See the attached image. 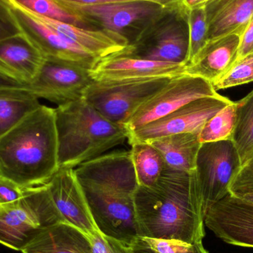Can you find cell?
I'll use <instances>...</instances> for the list:
<instances>
[{"instance_id":"cell-12","label":"cell","mask_w":253,"mask_h":253,"mask_svg":"<svg viewBox=\"0 0 253 253\" xmlns=\"http://www.w3.org/2000/svg\"><path fill=\"white\" fill-rule=\"evenodd\" d=\"M93 82L90 70L66 61L45 57L29 87L38 99H46L59 106L83 98Z\"/></svg>"},{"instance_id":"cell-8","label":"cell","mask_w":253,"mask_h":253,"mask_svg":"<svg viewBox=\"0 0 253 253\" xmlns=\"http://www.w3.org/2000/svg\"><path fill=\"white\" fill-rule=\"evenodd\" d=\"M242 165L232 140L201 144L194 172L204 216L211 206L230 193V184Z\"/></svg>"},{"instance_id":"cell-19","label":"cell","mask_w":253,"mask_h":253,"mask_svg":"<svg viewBox=\"0 0 253 253\" xmlns=\"http://www.w3.org/2000/svg\"><path fill=\"white\" fill-rule=\"evenodd\" d=\"M36 15L55 31L99 59L123 53L129 46L124 38L114 33L102 29L81 28Z\"/></svg>"},{"instance_id":"cell-10","label":"cell","mask_w":253,"mask_h":253,"mask_svg":"<svg viewBox=\"0 0 253 253\" xmlns=\"http://www.w3.org/2000/svg\"><path fill=\"white\" fill-rule=\"evenodd\" d=\"M218 95L210 82L201 77L181 74L172 77L162 90L140 105L123 126L129 135L132 131L169 115L192 101Z\"/></svg>"},{"instance_id":"cell-3","label":"cell","mask_w":253,"mask_h":253,"mask_svg":"<svg viewBox=\"0 0 253 253\" xmlns=\"http://www.w3.org/2000/svg\"><path fill=\"white\" fill-rule=\"evenodd\" d=\"M59 169L55 108L41 105L0 138V177L27 189Z\"/></svg>"},{"instance_id":"cell-40","label":"cell","mask_w":253,"mask_h":253,"mask_svg":"<svg viewBox=\"0 0 253 253\" xmlns=\"http://www.w3.org/2000/svg\"><path fill=\"white\" fill-rule=\"evenodd\" d=\"M0 72L2 73V74H6V75L10 76V77H13V78L16 79V80H19V78L16 77V74L4 63V62H1L0 60ZM21 81V80H19ZM22 82V81H21Z\"/></svg>"},{"instance_id":"cell-28","label":"cell","mask_w":253,"mask_h":253,"mask_svg":"<svg viewBox=\"0 0 253 253\" xmlns=\"http://www.w3.org/2000/svg\"><path fill=\"white\" fill-rule=\"evenodd\" d=\"M130 253H210L201 243H182L139 237L131 245Z\"/></svg>"},{"instance_id":"cell-5","label":"cell","mask_w":253,"mask_h":253,"mask_svg":"<svg viewBox=\"0 0 253 253\" xmlns=\"http://www.w3.org/2000/svg\"><path fill=\"white\" fill-rule=\"evenodd\" d=\"M66 222L47 185L25 189L22 197L0 206V244L22 251L43 230Z\"/></svg>"},{"instance_id":"cell-6","label":"cell","mask_w":253,"mask_h":253,"mask_svg":"<svg viewBox=\"0 0 253 253\" xmlns=\"http://www.w3.org/2000/svg\"><path fill=\"white\" fill-rule=\"evenodd\" d=\"M187 13L181 4L165 10L123 53L141 59L186 66L189 56Z\"/></svg>"},{"instance_id":"cell-18","label":"cell","mask_w":253,"mask_h":253,"mask_svg":"<svg viewBox=\"0 0 253 253\" xmlns=\"http://www.w3.org/2000/svg\"><path fill=\"white\" fill-rule=\"evenodd\" d=\"M205 10L208 42L241 36L253 18V0H210Z\"/></svg>"},{"instance_id":"cell-7","label":"cell","mask_w":253,"mask_h":253,"mask_svg":"<svg viewBox=\"0 0 253 253\" xmlns=\"http://www.w3.org/2000/svg\"><path fill=\"white\" fill-rule=\"evenodd\" d=\"M172 78L93 81L83 97L105 118L123 126L140 105L162 90Z\"/></svg>"},{"instance_id":"cell-37","label":"cell","mask_w":253,"mask_h":253,"mask_svg":"<svg viewBox=\"0 0 253 253\" xmlns=\"http://www.w3.org/2000/svg\"><path fill=\"white\" fill-rule=\"evenodd\" d=\"M68 4L80 6H93L99 4H109V3L123 2L131 0H61Z\"/></svg>"},{"instance_id":"cell-31","label":"cell","mask_w":253,"mask_h":253,"mask_svg":"<svg viewBox=\"0 0 253 253\" xmlns=\"http://www.w3.org/2000/svg\"><path fill=\"white\" fill-rule=\"evenodd\" d=\"M230 194L253 204V153L241 167L230 185Z\"/></svg>"},{"instance_id":"cell-33","label":"cell","mask_w":253,"mask_h":253,"mask_svg":"<svg viewBox=\"0 0 253 253\" xmlns=\"http://www.w3.org/2000/svg\"><path fill=\"white\" fill-rule=\"evenodd\" d=\"M21 34L8 0H0V41Z\"/></svg>"},{"instance_id":"cell-9","label":"cell","mask_w":253,"mask_h":253,"mask_svg":"<svg viewBox=\"0 0 253 253\" xmlns=\"http://www.w3.org/2000/svg\"><path fill=\"white\" fill-rule=\"evenodd\" d=\"M64 3L83 15L96 29L114 33L124 38L129 45L135 41L155 19L165 10L171 8L144 0H131L93 6Z\"/></svg>"},{"instance_id":"cell-2","label":"cell","mask_w":253,"mask_h":253,"mask_svg":"<svg viewBox=\"0 0 253 253\" xmlns=\"http://www.w3.org/2000/svg\"><path fill=\"white\" fill-rule=\"evenodd\" d=\"M134 204L140 237L202 242L205 216L194 171L165 169L153 185L138 186Z\"/></svg>"},{"instance_id":"cell-23","label":"cell","mask_w":253,"mask_h":253,"mask_svg":"<svg viewBox=\"0 0 253 253\" xmlns=\"http://www.w3.org/2000/svg\"><path fill=\"white\" fill-rule=\"evenodd\" d=\"M41 105L27 89H0V138Z\"/></svg>"},{"instance_id":"cell-27","label":"cell","mask_w":253,"mask_h":253,"mask_svg":"<svg viewBox=\"0 0 253 253\" xmlns=\"http://www.w3.org/2000/svg\"><path fill=\"white\" fill-rule=\"evenodd\" d=\"M236 121V102H233L205 123L199 134L201 144L232 140Z\"/></svg>"},{"instance_id":"cell-15","label":"cell","mask_w":253,"mask_h":253,"mask_svg":"<svg viewBox=\"0 0 253 253\" xmlns=\"http://www.w3.org/2000/svg\"><path fill=\"white\" fill-rule=\"evenodd\" d=\"M185 65L148 60L123 53L98 61L90 74L93 81H120L158 77H175L184 74Z\"/></svg>"},{"instance_id":"cell-25","label":"cell","mask_w":253,"mask_h":253,"mask_svg":"<svg viewBox=\"0 0 253 253\" xmlns=\"http://www.w3.org/2000/svg\"><path fill=\"white\" fill-rule=\"evenodd\" d=\"M39 16L71 24L81 28L96 29L83 15L60 0H9Z\"/></svg>"},{"instance_id":"cell-13","label":"cell","mask_w":253,"mask_h":253,"mask_svg":"<svg viewBox=\"0 0 253 253\" xmlns=\"http://www.w3.org/2000/svg\"><path fill=\"white\" fill-rule=\"evenodd\" d=\"M8 1L21 33L28 37L45 57L77 64L90 71L94 68L99 58L55 31L32 12Z\"/></svg>"},{"instance_id":"cell-39","label":"cell","mask_w":253,"mask_h":253,"mask_svg":"<svg viewBox=\"0 0 253 253\" xmlns=\"http://www.w3.org/2000/svg\"><path fill=\"white\" fill-rule=\"evenodd\" d=\"M144 1L156 3L162 7H167V8L176 7L181 4V0H144Z\"/></svg>"},{"instance_id":"cell-20","label":"cell","mask_w":253,"mask_h":253,"mask_svg":"<svg viewBox=\"0 0 253 253\" xmlns=\"http://www.w3.org/2000/svg\"><path fill=\"white\" fill-rule=\"evenodd\" d=\"M22 252L93 253L89 236L67 222H59L44 229Z\"/></svg>"},{"instance_id":"cell-30","label":"cell","mask_w":253,"mask_h":253,"mask_svg":"<svg viewBox=\"0 0 253 253\" xmlns=\"http://www.w3.org/2000/svg\"><path fill=\"white\" fill-rule=\"evenodd\" d=\"M253 82V53L236 59L227 72L212 84L215 90L230 88Z\"/></svg>"},{"instance_id":"cell-22","label":"cell","mask_w":253,"mask_h":253,"mask_svg":"<svg viewBox=\"0 0 253 253\" xmlns=\"http://www.w3.org/2000/svg\"><path fill=\"white\" fill-rule=\"evenodd\" d=\"M156 147L163 158L165 169L192 172L201 147L199 133H179L147 141Z\"/></svg>"},{"instance_id":"cell-36","label":"cell","mask_w":253,"mask_h":253,"mask_svg":"<svg viewBox=\"0 0 253 253\" xmlns=\"http://www.w3.org/2000/svg\"><path fill=\"white\" fill-rule=\"evenodd\" d=\"M10 88L27 89L30 90L29 84L0 72V89Z\"/></svg>"},{"instance_id":"cell-38","label":"cell","mask_w":253,"mask_h":253,"mask_svg":"<svg viewBox=\"0 0 253 253\" xmlns=\"http://www.w3.org/2000/svg\"><path fill=\"white\" fill-rule=\"evenodd\" d=\"M210 0H181V4L187 10L205 7Z\"/></svg>"},{"instance_id":"cell-17","label":"cell","mask_w":253,"mask_h":253,"mask_svg":"<svg viewBox=\"0 0 253 253\" xmlns=\"http://www.w3.org/2000/svg\"><path fill=\"white\" fill-rule=\"evenodd\" d=\"M240 35L230 34L208 42L184 68V74L201 77L213 84L219 80L237 58Z\"/></svg>"},{"instance_id":"cell-1","label":"cell","mask_w":253,"mask_h":253,"mask_svg":"<svg viewBox=\"0 0 253 253\" xmlns=\"http://www.w3.org/2000/svg\"><path fill=\"white\" fill-rule=\"evenodd\" d=\"M99 233L126 245L140 237L134 194L138 188L129 151H113L74 169Z\"/></svg>"},{"instance_id":"cell-16","label":"cell","mask_w":253,"mask_h":253,"mask_svg":"<svg viewBox=\"0 0 253 253\" xmlns=\"http://www.w3.org/2000/svg\"><path fill=\"white\" fill-rule=\"evenodd\" d=\"M46 185L56 208L67 223L89 236L97 233L74 169L59 168Z\"/></svg>"},{"instance_id":"cell-21","label":"cell","mask_w":253,"mask_h":253,"mask_svg":"<svg viewBox=\"0 0 253 253\" xmlns=\"http://www.w3.org/2000/svg\"><path fill=\"white\" fill-rule=\"evenodd\" d=\"M45 56L22 33L0 41V60L29 84L40 72Z\"/></svg>"},{"instance_id":"cell-4","label":"cell","mask_w":253,"mask_h":253,"mask_svg":"<svg viewBox=\"0 0 253 253\" xmlns=\"http://www.w3.org/2000/svg\"><path fill=\"white\" fill-rule=\"evenodd\" d=\"M59 168H74L124 144L123 126L105 118L84 97L55 108Z\"/></svg>"},{"instance_id":"cell-34","label":"cell","mask_w":253,"mask_h":253,"mask_svg":"<svg viewBox=\"0 0 253 253\" xmlns=\"http://www.w3.org/2000/svg\"><path fill=\"white\" fill-rule=\"evenodd\" d=\"M25 190L13 181L0 177V206L20 199L23 196Z\"/></svg>"},{"instance_id":"cell-35","label":"cell","mask_w":253,"mask_h":253,"mask_svg":"<svg viewBox=\"0 0 253 253\" xmlns=\"http://www.w3.org/2000/svg\"><path fill=\"white\" fill-rule=\"evenodd\" d=\"M251 53H253V18L240 36V43L236 59H241Z\"/></svg>"},{"instance_id":"cell-11","label":"cell","mask_w":253,"mask_h":253,"mask_svg":"<svg viewBox=\"0 0 253 253\" xmlns=\"http://www.w3.org/2000/svg\"><path fill=\"white\" fill-rule=\"evenodd\" d=\"M232 102L220 94L192 101L169 115L132 131L128 135V143L147 142L175 134H199L208 120Z\"/></svg>"},{"instance_id":"cell-32","label":"cell","mask_w":253,"mask_h":253,"mask_svg":"<svg viewBox=\"0 0 253 253\" xmlns=\"http://www.w3.org/2000/svg\"><path fill=\"white\" fill-rule=\"evenodd\" d=\"M89 238L93 253H130L131 245L104 236L99 231Z\"/></svg>"},{"instance_id":"cell-26","label":"cell","mask_w":253,"mask_h":253,"mask_svg":"<svg viewBox=\"0 0 253 253\" xmlns=\"http://www.w3.org/2000/svg\"><path fill=\"white\" fill-rule=\"evenodd\" d=\"M236 121L233 141L242 164L253 153V90L236 102Z\"/></svg>"},{"instance_id":"cell-29","label":"cell","mask_w":253,"mask_h":253,"mask_svg":"<svg viewBox=\"0 0 253 253\" xmlns=\"http://www.w3.org/2000/svg\"><path fill=\"white\" fill-rule=\"evenodd\" d=\"M187 19L189 32V63L208 42L205 6L187 10Z\"/></svg>"},{"instance_id":"cell-24","label":"cell","mask_w":253,"mask_h":253,"mask_svg":"<svg viewBox=\"0 0 253 253\" xmlns=\"http://www.w3.org/2000/svg\"><path fill=\"white\" fill-rule=\"evenodd\" d=\"M129 145L138 185L140 187L153 185L160 178L165 169L162 154L149 142H134Z\"/></svg>"},{"instance_id":"cell-14","label":"cell","mask_w":253,"mask_h":253,"mask_svg":"<svg viewBox=\"0 0 253 253\" xmlns=\"http://www.w3.org/2000/svg\"><path fill=\"white\" fill-rule=\"evenodd\" d=\"M205 224L229 245L253 248V204L229 193L211 207Z\"/></svg>"}]
</instances>
